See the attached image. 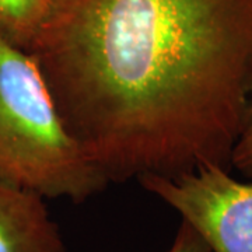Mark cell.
Wrapping results in <instances>:
<instances>
[{"mask_svg": "<svg viewBox=\"0 0 252 252\" xmlns=\"http://www.w3.org/2000/svg\"><path fill=\"white\" fill-rule=\"evenodd\" d=\"M31 55L109 182L231 170L252 118V0H55Z\"/></svg>", "mask_w": 252, "mask_h": 252, "instance_id": "6da1fadb", "label": "cell"}, {"mask_svg": "<svg viewBox=\"0 0 252 252\" xmlns=\"http://www.w3.org/2000/svg\"><path fill=\"white\" fill-rule=\"evenodd\" d=\"M0 177L76 203L109 184L73 137L34 56L0 35Z\"/></svg>", "mask_w": 252, "mask_h": 252, "instance_id": "7a4b0ae2", "label": "cell"}, {"mask_svg": "<svg viewBox=\"0 0 252 252\" xmlns=\"http://www.w3.org/2000/svg\"><path fill=\"white\" fill-rule=\"evenodd\" d=\"M139 182L178 212L212 252H252V180H235L228 168L210 164Z\"/></svg>", "mask_w": 252, "mask_h": 252, "instance_id": "3957f363", "label": "cell"}, {"mask_svg": "<svg viewBox=\"0 0 252 252\" xmlns=\"http://www.w3.org/2000/svg\"><path fill=\"white\" fill-rule=\"evenodd\" d=\"M0 252H67L45 199L1 177Z\"/></svg>", "mask_w": 252, "mask_h": 252, "instance_id": "277c9868", "label": "cell"}, {"mask_svg": "<svg viewBox=\"0 0 252 252\" xmlns=\"http://www.w3.org/2000/svg\"><path fill=\"white\" fill-rule=\"evenodd\" d=\"M55 0H0V35L31 54Z\"/></svg>", "mask_w": 252, "mask_h": 252, "instance_id": "5b68a950", "label": "cell"}, {"mask_svg": "<svg viewBox=\"0 0 252 252\" xmlns=\"http://www.w3.org/2000/svg\"><path fill=\"white\" fill-rule=\"evenodd\" d=\"M230 167L252 180V118L233 149Z\"/></svg>", "mask_w": 252, "mask_h": 252, "instance_id": "8992f818", "label": "cell"}, {"mask_svg": "<svg viewBox=\"0 0 252 252\" xmlns=\"http://www.w3.org/2000/svg\"><path fill=\"white\" fill-rule=\"evenodd\" d=\"M167 252H212L200 235L184 220L174 238L171 248Z\"/></svg>", "mask_w": 252, "mask_h": 252, "instance_id": "52a82bcc", "label": "cell"}]
</instances>
